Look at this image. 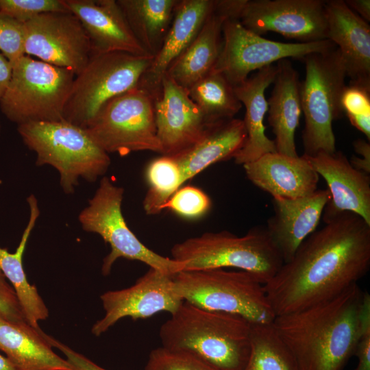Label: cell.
I'll use <instances>...</instances> for the list:
<instances>
[{
    "instance_id": "30",
    "label": "cell",
    "mask_w": 370,
    "mask_h": 370,
    "mask_svg": "<svg viewBox=\"0 0 370 370\" xmlns=\"http://www.w3.org/2000/svg\"><path fill=\"white\" fill-rule=\"evenodd\" d=\"M187 90L208 125L233 119L243 106L234 86L223 75L214 71L208 73Z\"/></svg>"
},
{
    "instance_id": "5",
    "label": "cell",
    "mask_w": 370,
    "mask_h": 370,
    "mask_svg": "<svg viewBox=\"0 0 370 370\" xmlns=\"http://www.w3.org/2000/svg\"><path fill=\"white\" fill-rule=\"evenodd\" d=\"M171 253L172 259L184 264V270L236 268L263 284L284 264L265 225L255 226L243 236L226 230L206 232L174 245Z\"/></svg>"
},
{
    "instance_id": "38",
    "label": "cell",
    "mask_w": 370,
    "mask_h": 370,
    "mask_svg": "<svg viewBox=\"0 0 370 370\" xmlns=\"http://www.w3.org/2000/svg\"><path fill=\"white\" fill-rule=\"evenodd\" d=\"M358 358L355 370H370V295L365 293L360 317V332L354 354Z\"/></svg>"
},
{
    "instance_id": "34",
    "label": "cell",
    "mask_w": 370,
    "mask_h": 370,
    "mask_svg": "<svg viewBox=\"0 0 370 370\" xmlns=\"http://www.w3.org/2000/svg\"><path fill=\"white\" fill-rule=\"evenodd\" d=\"M210 197L201 189L192 186L180 187L164 204L168 209L189 219L205 215L211 207Z\"/></svg>"
},
{
    "instance_id": "2",
    "label": "cell",
    "mask_w": 370,
    "mask_h": 370,
    "mask_svg": "<svg viewBox=\"0 0 370 370\" xmlns=\"http://www.w3.org/2000/svg\"><path fill=\"white\" fill-rule=\"evenodd\" d=\"M365 292L354 284L308 308L277 315L273 325L299 370H343L360 332Z\"/></svg>"
},
{
    "instance_id": "17",
    "label": "cell",
    "mask_w": 370,
    "mask_h": 370,
    "mask_svg": "<svg viewBox=\"0 0 370 370\" xmlns=\"http://www.w3.org/2000/svg\"><path fill=\"white\" fill-rule=\"evenodd\" d=\"M305 156L328 186L330 198L323 212L324 222L342 212H352L370 224L369 174L354 169L341 151Z\"/></svg>"
},
{
    "instance_id": "32",
    "label": "cell",
    "mask_w": 370,
    "mask_h": 370,
    "mask_svg": "<svg viewBox=\"0 0 370 370\" xmlns=\"http://www.w3.org/2000/svg\"><path fill=\"white\" fill-rule=\"evenodd\" d=\"M146 177L149 188L143 200V208L149 215L157 214L183 184L180 168L174 158L162 155L149 164Z\"/></svg>"
},
{
    "instance_id": "3",
    "label": "cell",
    "mask_w": 370,
    "mask_h": 370,
    "mask_svg": "<svg viewBox=\"0 0 370 370\" xmlns=\"http://www.w3.org/2000/svg\"><path fill=\"white\" fill-rule=\"evenodd\" d=\"M251 323L241 316L184 301L160 327L162 347L186 354L216 370H243L250 353Z\"/></svg>"
},
{
    "instance_id": "1",
    "label": "cell",
    "mask_w": 370,
    "mask_h": 370,
    "mask_svg": "<svg viewBox=\"0 0 370 370\" xmlns=\"http://www.w3.org/2000/svg\"><path fill=\"white\" fill-rule=\"evenodd\" d=\"M369 267L370 224L342 212L309 235L264 288L275 315L288 314L339 295Z\"/></svg>"
},
{
    "instance_id": "18",
    "label": "cell",
    "mask_w": 370,
    "mask_h": 370,
    "mask_svg": "<svg viewBox=\"0 0 370 370\" xmlns=\"http://www.w3.org/2000/svg\"><path fill=\"white\" fill-rule=\"evenodd\" d=\"M246 0H217L190 45L170 64L165 74L188 89L212 69L223 44L222 27L228 18L238 19Z\"/></svg>"
},
{
    "instance_id": "15",
    "label": "cell",
    "mask_w": 370,
    "mask_h": 370,
    "mask_svg": "<svg viewBox=\"0 0 370 370\" xmlns=\"http://www.w3.org/2000/svg\"><path fill=\"white\" fill-rule=\"evenodd\" d=\"M104 317L92 326L91 332L100 336L119 320L147 319L160 312L173 314L184 299L177 293L173 275L149 267L132 286L109 291L101 295Z\"/></svg>"
},
{
    "instance_id": "25",
    "label": "cell",
    "mask_w": 370,
    "mask_h": 370,
    "mask_svg": "<svg viewBox=\"0 0 370 370\" xmlns=\"http://www.w3.org/2000/svg\"><path fill=\"white\" fill-rule=\"evenodd\" d=\"M278 71L268 104V122L277 152L297 157L295 142L301 111L299 73L288 59L277 62Z\"/></svg>"
},
{
    "instance_id": "11",
    "label": "cell",
    "mask_w": 370,
    "mask_h": 370,
    "mask_svg": "<svg viewBox=\"0 0 370 370\" xmlns=\"http://www.w3.org/2000/svg\"><path fill=\"white\" fill-rule=\"evenodd\" d=\"M85 129L108 154L162 153L157 136L154 98L140 87L108 101Z\"/></svg>"
},
{
    "instance_id": "28",
    "label": "cell",
    "mask_w": 370,
    "mask_h": 370,
    "mask_svg": "<svg viewBox=\"0 0 370 370\" xmlns=\"http://www.w3.org/2000/svg\"><path fill=\"white\" fill-rule=\"evenodd\" d=\"M27 201L29 207V221L14 253L0 247V269L12 284L29 324L40 330L38 323L48 317L49 310L36 286L28 282L22 262L28 238L40 215V210L34 195H30Z\"/></svg>"
},
{
    "instance_id": "16",
    "label": "cell",
    "mask_w": 370,
    "mask_h": 370,
    "mask_svg": "<svg viewBox=\"0 0 370 370\" xmlns=\"http://www.w3.org/2000/svg\"><path fill=\"white\" fill-rule=\"evenodd\" d=\"M154 110L164 156H175L190 148L203 138L209 125L187 89L166 74L161 81L160 93L154 99Z\"/></svg>"
},
{
    "instance_id": "33",
    "label": "cell",
    "mask_w": 370,
    "mask_h": 370,
    "mask_svg": "<svg viewBox=\"0 0 370 370\" xmlns=\"http://www.w3.org/2000/svg\"><path fill=\"white\" fill-rule=\"evenodd\" d=\"M341 107L351 123L370 140V84L349 82L341 96Z\"/></svg>"
},
{
    "instance_id": "4",
    "label": "cell",
    "mask_w": 370,
    "mask_h": 370,
    "mask_svg": "<svg viewBox=\"0 0 370 370\" xmlns=\"http://www.w3.org/2000/svg\"><path fill=\"white\" fill-rule=\"evenodd\" d=\"M24 144L36 155V164L50 165L60 174L66 194L73 193L79 179L95 182L107 171L110 158L86 129L66 121L19 125Z\"/></svg>"
},
{
    "instance_id": "13",
    "label": "cell",
    "mask_w": 370,
    "mask_h": 370,
    "mask_svg": "<svg viewBox=\"0 0 370 370\" xmlns=\"http://www.w3.org/2000/svg\"><path fill=\"white\" fill-rule=\"evenodd\" d=\"M25 55L79 74L91 56L88 36L71 12L41 14L23 24Z\"/></svg>"
},
{
    "instance_id": "21",
    "label": "cell",
    "mask_w": 370,
    "mask_h": 370,
    "mask_svg": "<svg viewBox=\"0 0 370 370\" xmlns=\"http://www.w3.org/2000/svg\"><path fill=\"white\" fill-rule=\"evenodd\" d=\"M217 0L179 1L164 39L138 87L157 98L161 81L170 64L190 45L200 31Z\"/></svg>"
},
{
    "instance_id": "14",
    "label": "cell",
    "mask_w": 370,
    "mask_h": 370,
    "mask_svg": "<svg viewBox=\"0 0 370 370\" xmlns=\"http://www.w3.org/2000/svg\"><path fill=\"white\" fill-rule=\"evenodd\" d=\"M238 21L260 36L273 32L299 42L327 39L325 1L246 0Z\"/></svg>"
},
{
    "instance_id": "36",
    "label": "cell",
    "mask_w": 370,
    "mask_h": 370,
    "mask_svg": "<svg viewBox=\"0 0 370 370\" xmlns=\"http://www.w3.org/2000/svg\"><path fill=\"white\" fill-rule=\"evenodd\" d=\"M23 24L0 12V51L13 66L25 53Z\"/></svg>"
},
{
    "instance_id": "42",
    "label": "cell",
    "mask_w": 370,
    "mask_h": 370,
    "mask_svg": "<svg viewBox=\"0 0 370 370\" xmlns=\"http://www.w3.org/2000/svg\"><path fill=\"white\" fill-rule=\"evenodd\" d=\"M12 72V66L8 59L0 53V99L5 92L10 82ZM1 132V124H0Z\"/></svg>"
},
{
    "instance_id": "43",
    "label": "cell",
    "mask_w": 370,
    "mask_h": 370,
    "mask_svg": "<svg viewBox=\"0 0 370 370\" xmlns=\"http://www.w3.org/2000/svg\"><path fill=\"white\" fill-rule=\"evenodd\" d=\"M347 5L363 20L370 21V1L369 0H346Z\"/></svg>"
},
{
    "instance_id": "7",
    "label": "cell",
    "mask_w": 370,
    "mask_h": 370,
    "mask_svg": "<svg viewBox=\"0 0 370 370\" xmlns=\"http://www.w3.org/2000/svg\"><path fill=\"white\" fill-rule=\"evenodd\" d=\"M173 279L184 301L204 309L236 314L254 324H270L276 317L264 284L247 271L182 270Z\"/></svg>"
},
{
    "instance_id": "8",
    "label": "cell",
    "mask_w": 370,
    "mask_h": 370,
    "mask_svg": "<svg viewBox=\"0 0 370 370\" xmlns=\"http://www.w3.org/2000/svg\"><path fill=\"white\" fill-rule=\"evenodd\" d=\"M70 70L24 56L13 66L0 110L18 125L64 121V110L75 79Z\"/></svg>"
},
{
    "instance_id": "41",
    "label": "cell",
    "mask_w": 370,
    "mask_h": 370,
    "mask_svg": "<svg viewBox=\"0 0 370 370\" xmlns=\"http://www.w3.org/2000/svg\"><path fill=\"white\" fill-rule=\"evenodd\" d=\"M355 151L362 158L353 156L349 160L351 165L356 169L365 173H370V145L363 139L355 140L353 143Z\"/></svg>"
},
{
    "instance_id": "29",
    "label": "cell",
    "mask_w": 370,
    "mask_h": 370,
    "mask_svg": "<svg viewBox=\"0 0 370 370\" xmlns=\"http://www.w3.org/2000/svg\"><path fill=\"white\" fill-rule=\"evenodd\" d=\"M138 41L151 56L160 50L178 0H117Z\"/></svg>"
},
{
    "instance_id": "23",
    "label": "cell",
    "mask_w": 370,
    "mask_h": 370,
    "mask_svg": "<svg viewBox=\"0 0 370 370\" xmlns=\"http://www.w3.org/2000/svg\"><path fill=\"white\" fill-rule=\"evenodd\" d=\"M327 39L338 49L350 82L370 84V26L343 0L325 1Z\"/></svg>"
},
{
    "instance_id": "19",
    "label": "cell",
    "mask_w": 370,
    "mask_h": 370,
    "mask_svg": "<svg viewBox=\"0 0 370 370\" xmlns=\"http://www.w3.org/2000/svg\"><path fill=\"white\" fill-rule=\"evenodd\" d=\"M80 21L91 46V54L120 51L136 56L150 55L134 35L116 0H64Z\"/></svg>"
},
{
    "instance_id": "9",
    "label": "cell",
    "mask_w": 370,
    "mask_h": 370,
    "mask_svg": "<svg viewBox=\"0 0 370 370\" xmlns=\"http://www.w3.org/2000/svg\"><path fill=\"white\" fill-rule=\"evenodd\" d=\"M153 58L120 51L91 54L75 77L64 121L86 128L108 101L138 86Z\"/></svg>"
},
{
    "instance_id": "24",
    "label": "cell",
    "mask_w": 370,
    "mask_h": 370,
    "mask_svg": "<svg viewBox=\"0 0 370 370\" xmlns=\"http://www.w3.org/2000/svg\"><path fill=\"white\" fill-rule=\"evenodd\" d=\"M278 67L271 64L234 86V92L245 108L243 120L247 138L243 147L234 156L236 164L251 162L267 153L277 152L273 140L265 134L264 119L268 110L266 89L273 84Z\"/></svg>"
},
{
    "instance_id": "10",
    "label": "cell",
    "mask_w": 370,
    "mask_h": 370,
    "mask_svg": "<svg viewBox=\"0 0 370 370\" xmlns=\"http://www.w3.org/2000/svg\"><path fill=\"white\" fill-rule=\"evenodd\" d=\"M123 194L122 187L103 177L88 206L78 217L84 230L99 234L111 247L103 260L102 274L108 275L115 261L121 258L142 262L170 275L184 270L183 263L149 249L131 231L122 214Z\"/></svg>"
},
{
    "instance_id": "20",
    "label": "cell",
    "mask_w": 370,
    "mask_h": 370,
    "mask_svg": "<svg viewBox=\"0 0 370 370\" xmlns=\"http://www.w3.org/2000/svg\"><path fill=\"white\" fill-rule=\"evenodd\" d=\"M330 198L328 189L296 199L273 197L274 213L265 226L284 263L292 259L301 243L315 231Z\"/></svg>"
},
{
    "instance_id": "26",
    "label": "cell",
    "mask_w": 370,
    "mask_h": 370,
    "mask_svg": "<svg viewBox=\"0 0 370 370\" xmlns=\"http://www.w3.org/2000/svg\"><path fill=\"white\" fill-rule=\"evenodd\" d=\"M0 350L19 370H75L52 350L41 329L1 315Z\"/></svg>"
},
{
    "instance_id": "40",
    "label": "cell",
    "mask_w": 370,
    "mask_h": 370,
    "mask_svg": "<svg viewBox=\"0 0 370 370\" xmlns=\"http://www.w3.org/2000/svg\"><path fill=\"white\" fill-rule=\"evenodd\" d=\"M45 337L52 347L59 349L66 356V360L75 370H106L51 336L45 334Z\"/></svg>"
},
{
    "instance_id": "35",
    "label": "cell",
    "mask_w": 370,
    "mask_h": 370,
    "mask_svg": "<svg viewBox=\"0 0 370 370\" xmlns=\"http://www.w3.org/2000/svg\"><path fill=\"white\" fill-rule=\"evenodd\" d=\"M0 12L24 24L41 14L70 11L64 0H0Z\"/></svg>"
},
{
    "instance_id": "39",
    "label": "cell",
    "mask_w": 370,
    "mask_h": 370,
    "mask_svg": "<svg viewBox=\"0 0 370 370\" xmlns=\"http://www.w3.org/2000/svg\"><path fill=\"white\" fill-rule=\"evenodd\" d=\"M0 315L15 322L27 323L16 293L0 269ZM30 325V324H29Z\"/></svg>"
},
{
    "instance_id": "37",
    "label": "cell",
    "mask_w": 370,
    "mask_h": 370,
    "mask_svg": "<svg viewBox=\"0 0 370 370\" xmlns=\"http://www.w3.org/2000/svg\"><path fill=\"white\" fill-rule=\"evenodd\" d=\"M144 370H216L197 359L162 347L151 351Z\"/></svg>"
},
{
    "instance_id": "12",
    "label": "cell",
    "mask_w": 370,
    "mask_h": 370,
    "mask_svg": "<svg viewBox=\"0 0 370 370\" xmlns=\"http://www.w3.org/2000/svg\"><path fill=\"white\" fill-rule=\"evenodd\" d=\"M222 35L221 50L210 71L223 75L233 86L247 79L251 71L282 59H302L336 47L328 39L310 42L269 40L246 29L237 18L225 21Z\"/></svg>"
},
{
    "instance_id": "44",
    "label": "cell",
    "mask_w": 370,
    "mask_h": 370,
    "mask_svg": "<svg viewBox=\"0 0 370 370\" xmlns=\"http://www.w3.org/2000/svg\"><path fill=\"white\" fill-rule=\"evenodd\" d=\"M0 370H19L6 356L0 354Z\"/></svg>"
},
{
    "instance_id": "27",
    "label": "cell",
    "mask_w": 370,
    "mask_h": 370,
    "mask_svg": "<svg viewBox=\"0 0 370 370\" xmlns=\"http://www.w3.org/2000/svg\"><path fill=\"white\" fill-rule=\"evenodd\" d=\"M246 138L241 119L233 118L209 125L199 142L172 156L180 168L182 184L212 164L234 158L244 145Z\"/></svg>"
},
{
    "instance_id": "22",
    "label": "cell",
    "mask_w": 370,
    "mask_h": 370,
    "mask_svg": "<svg viewBox=\"0 0 370 370\" xmlns=\"http://www.w3.org/2000/svg\"><path fill=\"white\" fill-rule=\"evenodd\" d=\"M243 166L247 177L272 197L296 199L317 190L319 174L304 154L291 157L267 153Z\"/></svg>"
},
{
    "instance_id": "31",
    "label": "cell",
    "mask_w": 370,
    "mask_h": 370,
    "mask_svg": "<svg viewBox=\"0 0 370 370\" xmlns=\"http://www.w3.org/2000/svg\"><path fill=\"white\" fill-rule=\"evenodd\" d=\"M243 370H299L273 323H251L250 353Z\"/></svg>"
},
{
    "instance_id": "6",
    "label": "cell",
    "mask_w": 370,
    "mask_h": 370,
    "mask_svg": "<svg viewBox=\"0 0 370 370\" xmlns=\"http://www.w3.org/2000/svg\"><path fill=\"white\" fill-rule=\"evenodd\" d=\"M305 78L300 82L301 111L305 125L301 133L304 155L336 151L332 122L343 110L341 96L347 72L338 49L310 53L302 58Z\"/></svg>"
}]
</instances>
